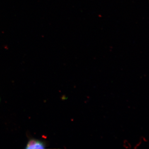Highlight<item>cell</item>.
Returning <instances> with one entry per match:
<instances>
[{"label":"cell","instance_id":"obj_1","mask_svg":"<svg viewBox=\"0 0 149 149\" xmlns=\"http://www.w3.org/2000/svg\"><path fill=\"white\" fill-rule=\"evenodd\" d=\"M45 145L42 141L36 139L29 140L27 144L26 149H44Z\"/></svg>","mask_w":149,"mask_h":149}]
</instances>
